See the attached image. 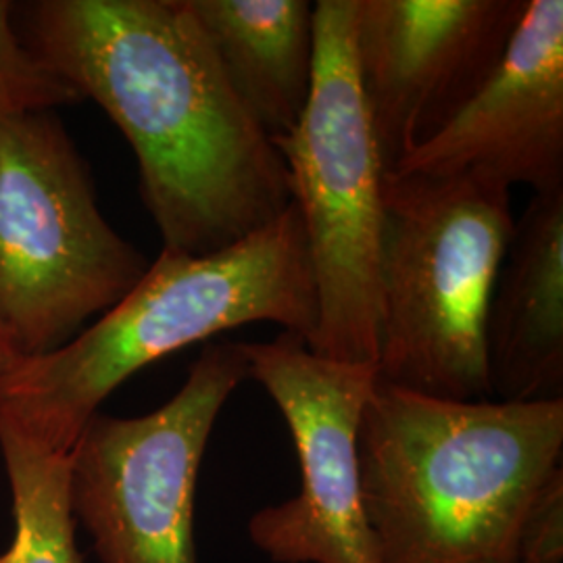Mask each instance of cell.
Instances as JSON below:
<instances>
[{"instance_id": "7c38bea8", "label": "cell", "mask_w": 563, "mask_h": 563, "mask_svg": "<svg viewBox=\"0 0 563 563\" xmlns=\"http://www.w3.org/2000/svg\"><path fill=\"white\" fill-rule=\"evenodd\" d=\"M253 120L274 141L299 125L313 86L307 0H186Z\"/></svg>"}, {"instance_id": "3957f363", "label": "cell", "mask_w": 563, "mask_h": 563, "mask_svg": "<svg viewBox=\"0 0 563 563\" xmlns=\"http://www.w3.org/2000/svg\"><path fill=\"white\" fill-rule=\"evenodd\" d=\"M278 323L309 344L318 292L295 202L222 251H162L142 280L65 346L25 357L0 384V422L69 453L104 399L142 367L249 323Z\"/></svg>"}, {"instance_id": "5bb4252c", "label": "cell", "mask_w": 563, "mask_h": 563, "mask_svg": "<svg viewBox=\"0 0 563 563\" xmlns=\"http://www.w3.org/2000/svg\"><path fill=\"white\" fill-rule=\"evenodd\" d=\"M13 13L15 4L0 0V120L81 101L78 92L21 38Z\"/></svg>"}, {"instance_id": "ba28073f", "label": "cell", "mask_w": 563, "mask_h": 563, "mask_svg": "<svg viewBox=\"0 0 563 563\" xmlns=\"http://www.w3.org/2000/svg\"><path fill=\"white\" fill-rule=\"evenodd\" d=\"M239 344L249 378L278 405L301 467L299 495L257 511L251 541L274 563H378L360 467L376 365L325 360L292 332Z\"/></svg>"}, {"instance_id": "9a60e30c", "label": "cell", "mask_w": 563, "mask_h": 563, "mask_svg": "<svg viewBox=\"0 0 563 563\" xmlns=\"http://www.w3.org/2000/svg\"><path fill=\"white\" fill-rule=\"evenodd\" d=\"M516 563H563V470L553 474L523 518Z\"/></svg>"}, {"instance_id": "4fadbf2b", "label": "cell", "mask_w": 563, "mask_h": 563, "mask_svg": "<svg viewBox=\"0 0 563 563\" xmlns=\"http://www.w3.org/2000/svg\"><path fill=\"white\" fill-rule=\"evenodd\" d=\"M13 499V539L0 563H86L69 499V453H55L0 422Z\"/></svg>"}, {"instance_id": "277c9868", "label": "cell", "mask_w": 563, "mask_h": 563, "mask_svg": "<svg viewBox=\"0 0 563 563\" xmlns=\"http://www.w3.org/2000/svg\"><path fill=\"white\" fill-rule=\"evenodd\" d=\"M514 225L501 181L386 174L378 383L493 401L486 316Z\"/></svg>"}, {"instance_id": "2e32d148", "label": "cell", "mask_w": 563, "mask_h": 563, "mask_svg": "<svg viewBox=\"0 0 563 563\" xmlns=\"http://www.w3.org/2000/svg\"><path fill=\"white\" fill-rule=\"evenodd\" d=\"M20 360L23 357L18 353L11 334L7 332L4 323L0 322V384L4 383V378L13 372Z\"/></svg>"}, {"instance_id": "5b68a950", "label": "cell", "mask_w": 563, "mask_h": 563, "mask_svg": "<svg viewBox=\"0 0 563 563\" xmlns=\"http://www.w3.org/2000/svg\"><path fill=\"white\" fill-rule=\"evenodd\" d=\"M357 0L313 4V86L299 125L274 141L286 163L318 292L309 349L325 360L378 357L384 167L355 63Z\"/></svg>"}, {"instance_id": "52a82bcc", "label": "cell", "mask_w": 563, "mask_h": 563, "mask_svg": "<svg viewBox=\"0 0 563 563\" xmlns=\"http://www.w3.org/2000/svg\"><path fill=\"white\" fill-rule=\"evenodd\" d=\"M246 378L239 342H209L159 409L99 411L84 426L69 451V499L101 563H197L199 470L223 405Z\"/></svg>"}, {"instance_id": "8992f818", "label": "cell", "mask_w": 563, "mask_h": 563, "mask_svg": "<svg viewBox=\"0 0 563 563\" xmlns=\"http://www.w3.org/2000/svg\"><path fill=\"white\" fill-rule=\"evenodd\" d=\"M148 265L102 218L53 111L0 120V322L23 360L74 341Z\"/></svg>"}, {"instance_id": "7a4b0ae2", "label": "cell", "mask_w": 563, "mask_h": 563, "mask_svg": "<svg viewBox=\"0 0 563 563\" xmlns=\"http://www.w3.org/2000/svg\"><path fill=\"white\" fill-rule=\"evenodd\" d=\"M562 453L563 399L449 401L376 383L360 467L378 563H516Z\"/></svg>"}, {"instance_id": "6da1fadb", "label": "cell", "mask_w": 563, "mask_h": 563, "mask_svg": "<svg viewBox=\"0 0 563 563\" xmlns=\"http://www.w3.org/2000/svg\"><path fill=\"white\" fill-rule=\"evenodd\" d=\"M23 41L130 142L163 251H222L290 207L280 151L186 0H38Z\"/></svg>"}, {"instance_id": "8fae6325", "label": "cell", "mask_w": 563, "mask_h": 563, "mask_svg": "<svg viewBox=\"0 0 563 563\" xmlns=\"http://www.w3.org/2000/svg\"><path fill=\"white\" fill-rule=\"evenodd\" d=\"M493 397L563 399V188L532 195L514 225L486 316Z\"/></svg>"}, {"instance_id": "30bf717a", "label": "cell", "mask_w": 563, "mask_h": 563, "mask_svg": "<svg viewBox=\"0 0 563 563\" xmlns=\"http://www.w3.org/2000/svg\"><path fill=\"white\" fill-rule=\"evenodd\" d=\"M474 174L534 195L563 188V2L526 0L504 59L443 130L395 172Z\"/></svg>"}, {"instance_id": "9c48e42d", "label": "cell", "mask_w": 563, "mask_h": 563, "mask_svg": "<svg viewBox=\"0 0 563 563\" xmlns=\"http://www.w3.org/2000/svg\"><path fill=\"white\" fill-rule=\"evenodd\" d=\"M526 0H357L355 63L386 172L483 88Z\"/></svg>"}]
</instances>
